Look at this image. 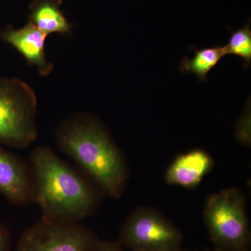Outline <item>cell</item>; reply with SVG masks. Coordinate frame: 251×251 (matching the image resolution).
Instances as JSON below:
<instances>
[{
    "label": "cell",
    "instance_id": "cell-1",
    "mask_svg": "<svg viewBox=\"0 0 251 251\" xmlns=\"http://www.w3.org/2000/svg\"><path fill=\"white\" fill-rule=\"evenodd\" d=\"M30 201L39 206L42 219L79 223L92 215L103 196L86 179L46 146L30 154Z\"/></svg>",
    "mask_w": 251,
    "mask_h": 251
},
{
    "label": "cell",
    "instance_id": "cell-2",
    "mask_svg": "<svg viewBox=\"0 0 251 251\" xmlns=\"http://www.w3.org/2000/svg\"><path fill=\"white\" fill-rule=\"evenodd\" d=\"M57 146L85 171L104 196L121 197L129 179L125 156L97 117L78 113L59 126Z\"/></svg>",
    "mask_w": 251,
    "mask_h": 251
},
{
    "label": "cell",
    "instance_id": "cell-3",
    "mask_svg": "<svg viewBox=\"0 0 251 251\" xmlns=\"http://www.w3.org/2000/svg\"><path fill=\"white\" fill-rule=\"evenodd\" d=\"M203 218L216 250L251 251L250 224L240 189L226 188L208 196Z\"/></svg>",
    "mask_w": 251,
    "mask_h": 251
},
{
    "label": "cell",
    "instance_id": "cell-4",
    "mask_svg": "<svg viewBox=\"0 0 251 251\" xmlns=\"http://www.w3.org/2000/svg\"><path fill=\"white\" fill-rule=\"evenodd\" d=\"M37 99L25 82L16 77H0V144L25 148L38 135Z\"/></svg>",
    "mask_w": 251,
    "mask_h": 251
},
{
    "label": "cell",
    "instance_id": "cell-5",
    "mask_svg": "<svg viewBox=\"0 0 251 251\" xmlns=\"http://www.w3.org/2000/svg\"><path fill=\"white\" fill-rule=\"evenodd\" d=\"M117 242L132 251H179L183 235L159 211L141 206L126 219Z\"/></svg>",
    "mask_w": 251,
    "mask_h": 251
},
{
    "label": "cell",
    "instance_id": "cell-6",
    "mask_svg": "<svg viewBox=\"0 0 251 251\" xmlns=\"http://www.w3.org/2000/svg\"><path fill=\"white\" fill-rule=\"evenodd\" d=\"M100 239L80 223L41 219L20 237L16 251H92Z\"/></svg>",
    "mask_w": 251,
    "mask_h": 251
},
{
    "label": "cell",
    "instance_id": "cell-7",
    "mask_svg": "<svg viewBox=\"0 0 251 251\" xmlns=\"http://www.w3.org/2000/svg\"><path fill=\"white\" fill-rule=\"evenodd\" d=\"M47 36L29 21L19 29L9 27L0 32V39L14 47L29 64L36 67L40 75L44 76L49 75L53 69V64L46 55L45 41Z\"/></svg>",
    "mask_w": 251,
    "mask_h": 251
},
{
    "label": "cell",
    "instance_id": "cell-8",
    "mask_svg": "<svg viewBox=\"0 0 251 251\" xmlns=\"http://www.w3.org/2000/svg\"><path fill=\"white\" fill-rule=\"evenodd\" d=\"M0 193L14 205L31 202L30 168L20 157L1 146Z\"/></svg>",
    "mask_w": 251,
    "mask_h": 251
},
{
    "label": "cell",
    "instance_id": "cell-9",
    "mask_svg": "<svg viewBox=\"0 0 251 251\" xmlns=\"http://www.w3.org/2000/svg\"><path fill=\"white\" fill-rule=\"evenodd\" d=\"M212 156L205 150L194 149L181 153L167 169V184L186 189H194L214 168Z\"/></svg>",
    "mask_w": 251,
    "mask_h": 251
},
{
    "label": "cell",
    "instance_id": "cell-10",
    "mask_svg": "<svg viewBox=\"0 0 251 251\" xmlns=\"http://www.w3.org/2000/svg\"><path fill=\"white\" fill-rule=\"evenodd\" d=\"M62 0H32L29 6V21L47 35L69 34L72 25L61 9Z\"/></svg>",
    "mask_w": 251,
    "mask_h": 251
},
{
    "label": "cell",
    "instance_id": "cell-11",
    "mask_svg": "<svg viewBox=\"0 0 251 251\" xmlns=\"http://www.w3.org/2000/svg\"><path fill=\"white\" fill-rule=\"evenodd\" d=\"M194 50L192 59L185 57L180 65L179 71L183 74H191L197 75L201 80H207V74L216 67L224 56L226 55L224 47L206 48L198 49L191 48Z\"/></svg>",
    "mask_w": 251,
    "mask_h": 251
},
{
    "label": "cell",
    "instance_id": "cell-12",
    "mask_svg": "<svg viewBox=\"0 0 251 251\" xmlns=\"http://www.w3.org/2000/svg\"><path fill=\"white\" fill-rule=\"evenodd\" d=\"M226 54H232L244 61V67L247 69L251 62V29L247 23L244 27L232 31L228 44L224 46Z\"/></svg>",
    "mask_w": 251,
    "mask_h": 251
},
{
    "label": "cell",
    "instance_id": "cell-13",
    "mask_svg": "<svg viewBox=\"0 0 251 251\" xmlns=\"http://www.w3.org/2000/svg\"><path fill=\"white\" fill-rule=\"evenodd\" d=\"M92 251H124L118 242L113 241H100L95 246Z\"/></svg>",
    "mask_w": 251,
    "mask_h": 251
},
{
    "label": "cell",
    "instance_id": "cell-14",
    "mask_svg": "<svg viewBox=\"0 0 251 251\" xmlns=\"http://www.w3.org/2000/svg\"><path fill=\"white\" fill-rule=\"evenodd\" d=\"M11 241L7 229L0 223V251H11Z\"/></svg>",
    "mask_w": 251,
    "mask_h": 251
},
{
    "label": "cell",
    "instance_id": "cell-15",
    "mask_svg": "<svg viewBox=\"0 0 251 251\" xmlns=\"http://www.w3.org/2000/svg\"><path fill=\"white\" fill-rule=\"evenodd\" d=\"M221 251L216 250V249H214V250H205V251Z\"/></svg>",
    "mask_w": 251,
    "mask_h": 251
},
{
    "label": "cell",
    "instance_id": "cell-16",
    "mask_svg": "<svg viewBox=\"0 0 251 251\" xmlns=\"http://www.w3.org/2000/svg\"><path fill=\"white\" fill-rule=\"evenodd\" d=\"M183 251L182 250H179V251Z\"/></svg>",
    "mask_w": 251,
    "mask_h": 251
}]
</instances>
